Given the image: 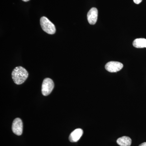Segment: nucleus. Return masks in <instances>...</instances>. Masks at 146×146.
<instances>
[{
    "label": "nucleus",
    "mask_w": 146,
    "mask_h": 146,
    "mask_svg": "<svg viewBox=\"0 0 146 146\" xmlns=\"http://www.w3.org/2000/svg\"><path fill=\"white\" fill-rule=\"evenodd\" d=\"M11 74L13 82L17 84L23 83L29 76L27 70L21 66L16 67L13 70Z\"/></svg>",
    "instance_id": "f257e3e1"
},
{
    "label": "nucleus",
    "mask_w": 146,
    "mask_h": 146,
    "mask_svg": "<svg viewBox=\"0 0 146 146\" xmlns=\"http://www.w3.org/2000/svg\"><path fill=\"white\" fill-rule=\"evenodd\" d=\"M40 25L43 30L49 34L53 35L56 32L54 25L46 17H42L40 19Z\"/></svg>",
    "instance_id": "f03ea898"
},
{
    "label": "nucleus",
    "mask_w": 146,
    "mask_h": 146,
    "mask_svg": "<svg viewBox=\"0 0 146 146\" xmlns=\"http://www.w3.org/2000/svg\"><path fill=\"white\" fill-rule=\"evenodd\" d=\"M54 87V83L51 79L46 78L43 80L42 84V92L43 96H47L52 91Z\"/></svg>",
    "instance_id": "7ed1b4c3"
},
{
    "label": "nucleus",
    "mask_w": 146,
    "mask_h": 146,
    "mask_svg": "<svg viewBox=\"0 0 146 146\" xmlns=\"http://www.w3.org/2000/svg\"><path fill=\"white\" fill-rule=\"evenodd\" d=\"M122 63L117 61H110L105 65V69L110 72L114 73L119 72L122 69Z\"/></svg>",
    "instance_id": "20e7f679"
},
{
    "label": "nucleus",
    "mask_w": 146,
    "mask_h": 146,
    "mask_svg": "<svg viewBox=\"0 0 146 146\" xmlns=\"http://www.w3.org/2000/svg\"><path fill=\"white\" fill-rule=\"evenodd\" d=\"M12 131L18 136H21L23 133V123L22 120L19 118H16L13 121L12 125Z\"/></svg>",
    "instance_id": "39448f33"
},
{
    "label": "nucleus",
    "mask_w": 146,
    "mask_h": 146,
    "mask_svg": "<svg viewBox=\"0 0 146 146\" xmlns=\"http://www.w3.org/2000/svg\"><path fill=\"white\" fill-rule=\"evenodd\" d=\"M98 9L95 7H93L89 11L87 17L88 22L90 25H94L96 23L98 20Z\"/></svg>",
    "instance_id": "423d86ee"
},
{
    "label": "nucleus",
    "mask_w": 146,
    "mask_h": 146,
    "mask_svg": "<svg viewBox=\"0 0 146 146\" xmlns=\"http://www.w3.org/2000/svg\"><path fill=\"white\" fill-rule=\"evenodd\" d=\"M83 131L80 128L76 129L73 131L69 136V141L72 143L78 142L82 136Z\"/></svg>",
    "instance_id": "0eeeda50"
},
{
    "label": "nucleus",
    "mask_w": 146,
    "mask_h": 146,
    "mask_svg": "<svg viewBox=\"0 0 146 146\" xmlns=\"http://www.w3.org/2000/svg\"><path fill=\"white\" fill-rule=\"evenodd\" d=\"M117 143L121 146H130L131 144V140L128 136H124L118 138Z\"/></svg>",
    "instance_id": "6e6552de"
},
{
    "label": "nucleus",
    "mask_w": 146,
    "mask_h": 146,
    "mask_svg": "<svg viewBox=\"0 0 146 146\" xmlns=\"http://www.w3.org/2000/svg\"><path fill=\"white\" fill-rule=\"evenodd\" d=\"M133 45L136 48H146V39L138 38L135 39L133 42Z\"/></svg>",
    "instance_id": "1a4fd4ad"
},
{
    "label": "nucleus",
    "mask_w": 146,
    "mask_h": 146,
    "mask_svg": "<svg viewBox=\"0 0 146 146\" xmlns=\"http://www.w3.org/2000/svg\"><path fill=\"white\" fill-rule=\"evenodd\" d=\"M133 2L136 4H139L143 0H133Z\"/></svg>",
    "instance_id": "9d476101"
},
{
    "label": "nucleus",
    "mask_w": 146,
    "mask_h": 146,
    "mask_svg": "<svg viewBox=\"0 0 146 146\" xmlns=\"http://www.w3.org/2000/svg\"><path fill=\"white\" fill-rule=\"evenodd\" d=\"M139 146H146V142L141 144Z\"/></svg>",
    "instance_id": "9b49d317"
},
{
    "label": "nucleus",
    "mask_w": 146,
    "mask_h": 146,
    "mask_svg": "<svg viewBox=\"0 0 146 146\" xmlns=\"http://www.w3.org/2000/svg\"><path fill=\"white\" fill-rule=\"evenodd\" d=\"M22 1H23L25 2H27L29 1V0H22Z\"/></svg>",
    "instance_id": "f8f14e48"
}]
</instances>
